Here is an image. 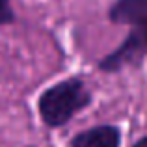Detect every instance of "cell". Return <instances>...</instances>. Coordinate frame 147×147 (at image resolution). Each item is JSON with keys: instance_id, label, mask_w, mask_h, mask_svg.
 I'll return each mask as SVG.
<instances>
[{"instance_id": "cell-1", "label": "cell", "mask_w": 147, "mask_h": 147, "mask_svg": "<svg viewBox=\"0 0 147 147\" xmlns=\"http://www.w3.org/2000/svg\"><path fill=\"white\" fill-rule=\"evenodd\" d=\"M93 95L80 76L58 80L37 97V114L49 129H61L91 106Z\"/></svg>"}, {"instance_id": "cell-2", "label": "cell", "mask_w": 147, "mask_h": 147, "mask_svg": "<svg viewBox=\"0 0 147 147\" xmlns=\"http://www.w3.org/2000/svg\"><path fill=\"white\" fill-rule=\"evenodd\" d=\"M147 56V24H134L127 37L112 52L99 60L97 67L100 73L117 75L129 67H136Z\"/></svg>"}, {"instance_id": "cell-3", "label": "cell", "mask_w": 147, "mask_h": 147, "mask_svg": "<svg viewBox=\"0 0 147 147\" xmlns=\"http://www.w3.org/2000/svg\"><path fill=\"white\" fill-rule=\"evenodd\" d=\"M123 132L117 125H95L80 130L67 147H121Z\"/></svg>"}, {"instance_id": "cell-4", "label": "cell", "mask_w": 147, "mask_h": 147, "mask_svg": "<svg viewBox=\"0 0 147 147\" xmlns=\"http://www.w3.org/2000/svg\"><path fill=\"white\" fill-rule=\"evenodd\" d=\"M108 21L119 26L147 24V0H114L108 7Z\"/></svg>"}, {"instance_id": "cell-5", "label": "cell", "mask_w": 147, "mask_h": 147, "mask_svg": "<svg viewBox=\"0 0 147 147\" xmlns=\"http://www.w3.org/2000/svg\"><path fill=\"white\" fill-rule=\"evenodd\" d=\"M17 15L11 7V0H0V26L13 24Z\"/></svg>"}, {"instance_id": "cell-6", "label": "cell", "mask_w": 147, "mask_h": 147, "mask_svg": "<svg viewBox=\"0 0 147 147\" xmlns=\"http://www.w3.org/2000/svg\"><path fill=\"white\" fill-rule=\"evenodd\" d=\"M130 147H147V136H142V138H138L136 142H134Z\"/></svg>"}, {"instance_id": "cell-7", "label": "cell", "mask_w": 147, "mask_h": 147, "mask_svg": "<svg viewBox=\"0 0 147 147\" xmlns=\"http://www.w3.org/2000/svg\"><path fill=\"white\" fill-rule=\"evenodd\" d=\"M24 147H36V145H24Z\"/></svg>"}]
</instances>
